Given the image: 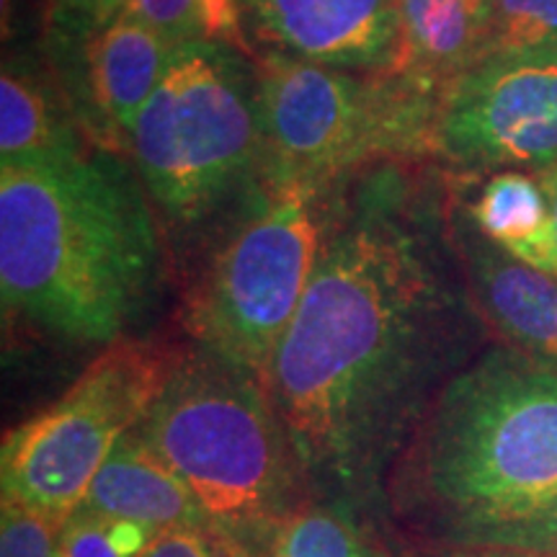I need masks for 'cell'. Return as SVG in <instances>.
I'll return each mask as SVG.
<instances>
[{"instance_id":"1","label":"cell","mask_w":557,"mask_h":557,"mask_svg":"<svg viewBox=\"0 0 557 557\" xmlns=\"http://www.w3.org/2000/svg\"><path fill=\"white\" fill-rule=\"evenodd\" d=\"M434 191L406 163L357 173L269 369L305 485L359 504L421 421L465 305Z\"/></svg>"},{"instance_id":"2","label":"cell","mask_w":557,"mask_h":557,"mask_svg":"<svg viewBox=\"0 0 557 557\" xmlns=\"http://www.w3.org/2000/svg\"><path fill=\"white\" fill-rule=\"evenodd\" d=\"M163 243L132 160L90 148L0 165V297L73 344L111 346L156 302Z\"/></svg>"},{"instance_id":"3","label":"cell","mask_w":557,"mask_h":557,"mask_svg":"<svg viewBox=\"0 0 557 557\" xmlns=\"http://www.w3.org/2000/svg\"><path fill=\"white\" fill-rule=\"evenodd\" d=\"M418 480L465 547L557 504V372L508 346L485 351L436 393Z\"/></svg>"},{"instance_id":"4","label":"cell","mask_w":557,"mask_h":557,"mask_svg":"<svg viewBox=\"0 0 557 557\" xmlns=\"http://www.w3.org/2000/svg\"><path fill=\"white\" fill-rule=\"evenodd\" d=\"M218 534L227 557H267L302 506V472L267 382L191 348L139 421Z\"/></svg>"},{"instance_id":"5","label":"cell","mask_w":557,"mask_h":557,"mask_svg":"<svg viewBox=\"0 0 557 557\" xmlns=\"http://www.w3.org/2000/svg\"><path fill=\"white\" fill-rule=\"evenodd\" d=\"M354 176H310L263 160L220 218L218 238L184 295L181 320L194 348L269 380Z\"/></svg>"},{"instance_id":"6","label":"cell","mask_w":557,"mask_h":557,"mask_svg":"<svg viewBox=\"0 0 557 557\" xmlns=\"http://www.w3.org/2000/svg\"><path fill=\"white\" fill-rule=\"evenodd\" d=\"M267 145L259 67L214 41H184L137 114L129 160L173 230L212 227L259 176Z\"/></svg>"},{"instance_id":"7","label":"cell","mask_w":557,"mask_h":557,"mask_svg":"<svg viewBox=\"0 0 557 557\" xmlns=\"http://www.w3.org/2000/svg\"><path fill=\"white\" fill-rule=\"evenodd\" d=\"M269 163L346 178L380 163L434 156L442 94L400 73H357L256 54Z\"/></svg>"},{"instance_id":"8","label":"cell","mask_w":557,"mask_h":557,"mask_svg":"<svg viewBox=\"0 0 557 557\" xmlns=\"http://www.w3.org/2000/svg\"><path fill=\"white\" fill-rule=\"evenodd\" d=\"M184 354L135 338L103 348L52 406L5 434L3 498L67 519L116 444L139 426Z\"/></svg>"},{"instance_id":"9","label":"cell","mask_w":557,"mask_h":557,"mask_svg":"<svg viewBox=\"0 0 557 557\" xmlns=\"http://www.w3.org/2000/svg\"><path fill=\"white\" fill-rule=\"evenodd\" d=\"M434 156L462 171L557 165V52L485 60L444 90Z\"/></svg>"},{"instance_id":"10","label":"cell","mask_w":557,"mask_h":557,"mask_svg":"<svg viewBox=\"0 0 557 557\" xmlns=\"http://www.w3.org/2000/svg\"><path fill=\"white\" fill-rule=\"evenodd\" d=\"M45 45L47 67L88 143L129 158L132 127L176 45L122 9L107 18L52 9Z\"/></svg>"},{"instance_id":"11","label":"cell","mask_w":557,"mask_h":557,"mask_svg":"<svg viewBox=\"0 0 557 557\" xmlns=\"http://www.w3.org/2000/svg\"><path fill=\"white\" fill-rule=\"evenodd\" d=\"M253 52L389 73L400 54L398 0H240Z\"/></svg>"},{"instance_id":"12","label":"cell","mask_w":557,"mask_h":557,"mask_svg":"<svg viewBox=\"0 0 557 557\" xmlns=\"http://www.w3.org/2000/svg\"><path fill=\"white\" fill-rule=\"evenodd\" d=\"M451 227L480 315L508 348L557 372V276L508 256L470 218H455Z\"/></svg>"},{"instance_id":"13","label":"cell","mask_w":557,"mask_h":557,"mask_svg":"<svg viewBox=\"0 0 557 557\" xmlns=\"http://www.w3.org/2000/svg\"><path fill=\"white\" fill-rule=\"evenodd\" d=\"M78 508L137 521L156 534L171 529H194L218 542V534L189 487L137 434V429L116 444Z\"/></svg>"},{"instance_id":"14","label":"cell","mask_w":557,"mask_h":557,"mask_svg":"<svg viewBox=\"0 0 557 557\" xmlns=\"http://www.w3.org/2000/svg\"><path fill=\"white\" fill-rule=\"evenodd\" d=\"M94 148L70 111L50 67L11 54L0 73V165L47 163Z\"/></svg>"},{"instance_id":"15","label":"cell","mask_w":557,"mask_h":557,"mask_svg":"<svg viewBox=\"0 0 557 557\" xmlns=\"http://www.w3.org/2000/svg\"><path fill=\"white\" fill-rule=\"evenodd\" d=\"M485 0H400V54L389 73L444 96L475 65Z\"/></svg>"},{"instance_id":"16","label":"cell","mask_w":557,"mask_h":557,"mask_svg":"<svg viewBox=\"0 0 557 557\" xmlns=\"http://www.w3.org/2000/svg\"><path fill=\"white\" fill-rule=\"evenodd\" d=\"M478 233L527 267L557 276V243L545 189L537 178L504 171L487 178L480 197L468 207Z\"/></svg>"},{"instance_id":"17","label":"cell","mask_w":557,"mask_h":557,"mask_svg":"<svg viewBox=\"0 0 557 557\" xmlns=\"http://www.w3.org/2000/svg\"><path fill=\"white\" fill-rule=\"evenodd\" d=\"M122 11L132 13L176 47L184 41H214L256 60L240 0H124Z\"/></svg>"},{"instance_id":"18","label":"cell","mask_w":557,"mask_h":557,"mask_svg":"<svg viewBox=\"0 0 557 557\" xmlns=\"http://www.w3.org/2000/svg\"><path fill=\"white\" fill-rule=\"evenodd\" d=\"M348 500L302 504L278 529L267 557H374Z\"/></svg>"},{"instance_id":"19","label":"cell","mask_w":557,"mask_h":557,"mask_svg":"<svg viewBox=\"0 0 557 557\" xmlns=\"http://www.w3.org/2000/svg\"><path fill=\"white\" fill-rule=\"evenodd\" d=\"M545 52H557V0H485L475 65Z\"/></svg>"},{"instance_id":"20","label":"cell","mask_w":557,"mask_h":557,"mask_svg":"<svg viewBox=\"0 0 557 557\" xmlns=\"http://www.w3.org/2000/svg\"><path fill=\"white\" fill-rule=\"evenodd\" d=\"M156 532L137 521L75 508L62 527L54 557H137Z\"/></svg>"},{"instance_id":"21","label":"cell","mask_w":557,"mask_h":557,"mask_svg":"<svg viewBox=\"0 0 557 557\" xmlns=\"http://www.w3.org/2000/svg\"><path fill=\"white\" fill-rule=\"evenodd\" d=\"M67 519L3 498L0 504V557H54Z\"/></svg>"},{"instance_id":"22","label":"cell","mask_w":557,"mask_h":557,"mask_svg":"<svg viewBox=\"0 0 557 557\" xmlns=\"http://www.w3.org/2000/svg\"><path fill=\"white\" fill-rule=\"evenodd\" d=\"M468 549H498L519 557H557V504L540 517L483 534Z\"/></svg>"},{"instance_id":"23","label":"cell","mask_w":557,"mask_h":557,"mask_svg":"<svg viewBox=\"0 0 557 557\" xmlns=\"http://www.w3.org/2000/svg\"><path fill=\"white\" fill-rule=\"evenodd\" d=\"M137 557H227L222 547L207 534L194 532V529H171V532H158L150 545Z\"/></svg>"},{"instance_id":"24","label":"cell","mask_w":557,"mask_h":557,"mask_svg":"<svg viewBox=\"0 0 557 557\" xmlns=\"http://www.w3.org/2000/svg\"><path fill=\"white\" fill-rule=\"evenodd\" d=\"M124 5V0H52V9L78 13V16L107 18Z\"/></svg>"},{"instance_id":"25","label":"cell","mask_w":557,"mask_h":557,"mask_svg":"<svg viewBox=\"0 0 557 557\" xmlns=\"http://www.w3.org/2000/svg\"><path fill=\"white\" fill-rule=\"evenodd\" d=\"M540 184L545 189V197L549 201V214H553V233H555V243H557V165L553 169L540 171Z\"/></svg>"},{"instance_id":"26","label":"cell","mask_w":557,"mask_h":557,"mask_svg":"<svg viewBox=\"0 0 557 557\" xmlns=\"http://www.w3.org/2000/svg\"><path fill=\"white\" fill-rule=\"evenodd\" d=\"M465 557H519V555L498 553V549H470V553Z\"/></svg>"},{"instance_id":"27","label":"cell","mask_w":557,"mask_h":557,"mask_svg":"<svg viewBox=\"0 0 557 557\" xmlns=\"http://www.w3.org/2000/svg\"><path fill=\"white\" fill-rule=\"evenodd\" d=\"M374 557H380V553H374Z\"/></svg>"},{"instance_id":"28","label":"cell","mask_w":557,"mask_h":557,"mask_svg":"<svg viewBox=\"0 0 557 557\" xmlns=\"http://www.w3.org/2000/svg\"><path fill=\"white\" fill-rule=\"evenodd\" d=\"M398 5H400V0H398Z\"/></svg>"}]
</instances>
